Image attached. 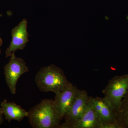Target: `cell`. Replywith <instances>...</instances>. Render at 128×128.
I'll return each instance as SVG.
<instances>
[{
  "instance_id": "cell-3",
  "label": "cell",
  "mask_w": 128,
  "mask_h": 128,
  "mask_svg": "<svg viewBox=\"0 0 128 128\" xmlns=\"http://www.w3.org/2000/svg\"><path fill=\"white\" fill-rule=\"evenodd\" d=\"M128 90V74L116 76L109 80L104 90V98L116 110Z\"/></svg>"
},
{
  "instance_id": "cell-14",
  "label": "cell",
  "mask_w": 128,
  "mask_h": 128,
  "mask_svg": "<svg viewBox=\"0 0 128 128\" xmlns=\"http://www.w3.org/2000/svg\"><path fill=\"white\" fill-rule=\"evenodd\" d=\"M2 44H3V41L0 34V55H1L2 53L1 48L2 47Z\"/></svg>"
},
{
  "instance_id": "cell-12",
  "label": "cell",
  "mask_w": 128,
  "mask_h": 128,
  "mask_svg": "<svg viewBox=\"0 0 128 128\" xmlns=\"http://www.w3.org/2000/svg\"><path fill=\"white\" fill-rule=\"evenodd\" d=\"M101 128H120L118 124L117 123L106 124H102Z\"/></svg>"
},
{
  "instance_id": "cell-6",
  "label": "cell",
  "mask_w": 128,
  "mask_h": 128,
  "mask_svg": "<svg viewBox=\"0 0 128 128\" xmlns=\"http://www.w3.org/2000/svg\"><path fill=\"white\" fill-rule=\"evenodd\" d=\"M80 90L77 86L70 83L65 89L55 94L54 106L60 121L64 119Z\"/></svg>"
},
{
  "instance_id": "cell-5",
  "label": "cell",
  "mask_w": 128,
  "mask_h": 128,
  "mask_svg": "<svg viewBox=\"0 0 128 128\" xmlns=\"http://www.w3.org/2000/svg\"><path fill=\"white\" fill-rule=\"evenodd\" d=\"M90 97L85 90H80L68 111L65 116V122L58 128H70L82 117L87 106Z\"/></svg>"
},
{
  "instance_id": "cell-9",
  "label": "cell",
  "mask_w": 128,
  "mask_h": 128,
  "mask_svg": "<svg viewBox=\"0 0 128 128\" xmlns=\"http://www.w3.org/2000/svg\"><path fill=\"white\" fill-rule=\"evenodd\" d=\"M92 98L90 97L82 116L70 128H101L102 123L94 109Z\"/></svg>"
},
{
  "instance_id": "cell-1",
  "label": "cell",
  "mask_w": 128,
  "mask_h": 128,
  "mask_svg": "<svg viewBox=\"0 0 128 128\" xmlns=\"http://www.w3.org/2000/svg\"><path fill=\"white\" fill-rule=\"evenodd\" d=\"M36 85L44 92L62 91L70 84L64 70L54 64L44 66L39 70L35 77Z\"/></svg>"
},
{
  "instance_id": "cell-10",
  "label": "cell",
  "mask_w": 128,
  "mask_h": 128,
  "mask_svg": "<svg viewBox=\"0 0 128 128\" xmlns=\"http://www.w3.org/2000/svg\"><path fill=\"white\" fill-rule=\"evenodd\" d=\"M0 106L5 119L9 122L12 120L21 122L28 117V112L15 102H9L5 99L2 102Z\"/></svg>"
},
{
  "instance_id": "cell-8",
  "label": "cell",
  "mask_w": 128,
  "mask_h": 128,
  "mask_svg": "<svg viewBox=\"0 0 128 128\" xmlns=\"http://www.w3.org/2000/svg\"><path fill=\"white\" fill-rule=\"evenodd\" d=\"M92 102L94 109L102 124L117 123L116 109L106 98L98 97L93 98Z\"/></svg>"
},
{
  "instance_id": "cell-7",
  "label": "cell",
  "mask_w": 128,
  "mask_h": 128,
  "mask_svg": "<svg viewBox=\"0 0 128 128\" xmlns=\"http://www.w3.org/2000/svg\"><path fill=\"white\" fill-rule=\"evenodd\" d=\"M28 22L23 19L11 32V42L6 51V57H10L17 50H23L29 42V35L28 31Z\"/></svg>"
},
{
  "instance_id": "cell-11",
  "label": "cell",
  "mask_w": 128,
  "mask_h": 128,
  "mask_svg": "<svg viewBox=\"0 0 128 128\" xmlns=\"http://www.w3.org/2000/svg\"><path fill=\"white\" fill-rule=\"evenodd\" d=\"M116 121L120 128H128V90L119 108L116 110Z\"/></svg>"
},
{
  "instance_id": "cell-4",
  "label": "cell",
  "mask_w": 128,
  "mask_h": 128,
  "mask_svg": "<svg viewBox=\"0 0 128 128\" xmlns=\"http://www.w3.org/2000/svg\"><path fill=\"white\" fill-rule=\"evenodd\" d=\"M8 63L4 68V74L8 86L12 94L16 92V86L18 80L24 74L29 71V69L23 59L16 56L15 53L12 54Z\"/></svg>"
},
{
  "instance_id": "cell-2",
  "label": "cell",
  "mask_w": 128,
  "mask_h": 128,
  "mask_svg": "<svg viewBox=\"0 0 128 128\" xmlns=\"http://www.w3.org/2000/svg\"><path fill=\"white\" fill-rule=\"evenodd\" d=\"M28 118L34 128H58L61 121L56 112L52 99L43 100L28 112Z\"/></svg>"
},
{
  "instance_id": "cell-13",
  "label": "cell",
  "mask_w": 128,
  "mask_h": 128,
  "mask_svg": "<svg viewBox=\"0 0 128 128\" xmlns=\"http://www.w3.org/2000/svg\"><path fill=\"white\" fill-rule=\"evenodd\" d=\"M4 116L2 108L0 106V126L2 125L4 122Z\"/></svg>"
}]
</instances>
